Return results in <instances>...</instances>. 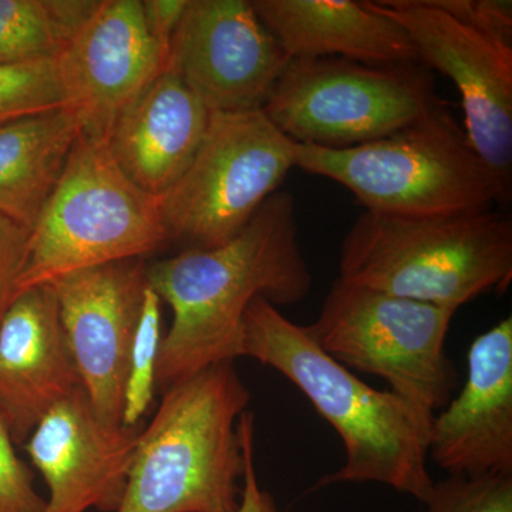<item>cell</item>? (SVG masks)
Here are the masks:
<instances>
[{
  "instance_id": "e0dca14e",
  "label": "cell",
  "mask_w": 512,
  "mask_h": 512,
  "mask_svg": "<svg viewBox=\"0 0 512 512\" xmlns=\"http://www.w3.org/2000/svg\"><path fill=\"white\" fill-rule=\"evenodd\" d=\"M211 111L171 67L124 110L111 130V156L151 197L163 198L197 154Z\"/></svg>"
},
{
  "instance_id": "603a6c76",
  "label": "cell",
  "mask_w": 512,
  "mask_h": 512,
  "mask_svg": "<svg viewBox=\"0 0 512 512\" xmlns=\"http://www.w3.org/2000/svg\"><path fill=\"white\" fill-rule=\"evenodd\" d=\"M423 504L424 512H512V474L447 476Z\"/></svg>"
},
{
  "instance_id": "ac0fdd59",
  "label": "cell",
  "mask_w": 512,
  "mask_h": 512,
  "mask_svg": "<svg viewBox=\"0 0 512 512\" xmlns=\"http://www.w3.org/2000/svg\"><path fill=\"white\" fill-rule=\"evenodd\" d=\"M266 28L289 59L339 57L370 66L420 63L406 30L353 0H254Z\"/></svg>"
},
{
  "instance_id": "3957f363",
  "label": "cell",
  "mask_w": 512,
  "mask_h": 512,
  "mask_svg": "<svg viewBox=\"0 0 512 512\" xmlns=\"http://www.w3.org/2000/svg\"><path fill=\"white\" fill-rule=\"evenodd\" d=\"M249 402L235 362L164 390L138 436L116 512H235L244 474L237 426Z\"/></svg>"
},
{
  "instance_id": "484cf974",
  "label": "cell",
  "mask_w": 512,
  "mask_h": 512,
  "mask_svg": "<svg viewBox=\"0 0 512 512\" xmlns=\"http://www.w3.org/2000/svg\"><path fill=\"white\" fill-rule=\"evenodd\" d=\"M29 232L0 215V323L18 296Z\"/></svg>"
},
{
  "instance_id": "44dd1931",
  "label": "cell",
  "mask_w": 512,
  "mask_h": 512,
  "mask_svg": "<svg viewBox=\"0 0 512 512\" xmlns=\"http://www.w3.org/2000/svg\"><path fill=\"white\" fill-rule=\"evenodd\" d=\"M70 106L57 59L0 64V126Z\"/></svg>"
},
{
  "instance_id": "2e32d148",
  "label": "cell",
  "mask_w": 512,
  "mask_h": 512,
  "mask_svg": "<svg viewBox=\"0 0 512 512\" xmlns=\"http://www.w3.org/2000/svg\"><path fill=\"white\" fill-rule=\"evenodd\" d=\"M82 387L53 285L16 296L0 323V417L23 446L50 410Z\"/></svg>"
},
{
  "instance_id": "8992f818",
  "label": "cell",
  "mask_w": 512,
  "mask_h": 512,
  "mask_svg": "<svg viewBox=\"0 0 512 512\" xmlns=\"http://www.w3.org/2000/svg\"><path fill=\"white\" fill-rule=\"evenodd\" d=\"M168 241L157 198L124 174L107 140L82 133L29 232L18 295L83 269L141 259Z\"/></svg>"
},
{
  "instance_id": "7402d4cb",
  "label": "cell",
  "mask_w": 512,
  "mask_h": 512,
  "mask_svg": "<svg viewBox=\"0 0 512 512\" xmlns=\"http://www.w3.org/2000/svg\"><path fill=\"white\" fill-rule=\"evenodd\" d=\"M161 302L150 286L144 293L143 308L128 356L124 387L123 424L137 426L150 409L156 394V373L161 340Z\"/></svg>"
},
{
  "instance_id": "d6986e66",
  "label": "cell",
  "mask_w": 512,
  "mask_h": 512,
  "mask_svg": "<svg viewBox=\"0 0 512 512\" xmlns=\"http://www.w3.org/2000/svg\"><path fill=\"white\" fill-rule=\"evenodd\" d=\"M79 114L72 107L0 126V215L26 231L62 177L77 138Z\"/></svg>"
},
{
  "instance_id": "277c9868",
  "label": "cell",
  "mask_w": 512,
  "mask_h": 512,
  "mask_svg": "<svg viewBox=\"0 0 512 512\" xmlns=\"http://www.w3.org/2000/svg\"><path fill=\"white\" fill-rule=\"evenodd\" d=\"M458 311L512 281V221L491 210L404 218L363 211L343 239L339 278Z\"/></svg>"
},
{
  "instance_id": "cb8c5ba5",
  "label": "cell",
  "mask_w": 512,
  "mask_h": 512,
  "mask_svg": "<svg viewBox=\"0 0 512 512\" xmlns=\"http://www.w3.org/2000/svg\"><path fill=\"white\" fill-rule=\"evenodd\" d=\"M15 446L0 417V512H43L46 498L37 493L32 470L18 456Z\"/></svg>"
},
{
  "instance_id": "9a60e30c",
  "label": "cell",
  "mask_w": 512,
  "mask_h": 512,
  "mask_svg": "<svg viewBox=\"0 0 512 512\" xmlns=\"http://www.w3.org/2000/svg\"><path fill=\"white\" fill-rule=\"evenodd\" d=\"M429 460L447 476L512 474L511 316L471 343L463 389L431 421Z\"/></svg>"
},
{
  "instance_id": "ffe728a7",
  "label": "cell",
  "mask_w": 512,
  "mask_h": 512,
  "mask_svg": "<svg viewBox=\"0 0 512 512\" xmlns=\"http://www.w3.org/2000/svg\"><path fill=\"white\" fill-rule=\"evenodd\" d=\"M99 0H0V64L57 59Z\"/></svg>"
},
{
  "instance_id": "5bb4252c",
  "label": "cell",
  "mask_w": 512,
  "mask_h": 512,
  "mask_svg": "<svg viewBox=\"0 0 512 512\" xmlns=\"http://www.w3.org/2000/svg\"><path fill=\"white\" fill-rule=\"evenodd\" d=\"M143 424L101 420L82 387L37 424L23 444L49 488L43 512H116Z\"/></svg>"
},
{
  "instance_id": "7c38bea8",
  "label": "cell",
  "mask_w": 512,
  "mask_h": 512,
  "mask_svg": "<svg viewBox=\"0 0 512 512\" xmlns=\"http://www.w3.org/2000/svg\"><path fill=\"white\" fill-rule=\"evenodd\" d=\"M52 285L84 393L101 420L123 424L128 356L148 286L147 265L141 259L113 262Z\"/></svg>"
},
{
  "instance_id": "4316f807",
  "label": "cell",
  "mask_w": 512,
  "mask_h": 512,
  "mask_svg": "<svg viewBox=\"0 0 512 512\" xmlns=\"http://www.w3.org/2000/svg\"><path fill=\"white\" fill-rule=\"evenodd\" d=\"M188 0H143L144 18L151 36L154 37L165 63H170L171 46Z\"/></svg>"
},
{
  "instance_id": "4fadbf2b",
  "label": "cell",
  "mask_w": 512,
  "mask_h": 512,
  "mask_svg": "<svg viewBox=\"0 0 512 512\" xmlns=\"http://www.w3.org/2000/svg\"><path fill=\"white\" fill-rule=\"evenodd\" d=\"M57 63L82 133L101 140H109L124 110L167 69L143 0H100Z\"/></svg>"
},
{
  "instance_id": "7a4b0ae2",
  "label": "cell",
  "mask_w": 512,
  "mask_h": 512,
  "mask_svg": "<svg viewBox=\"0 0 512 512\" xmlns=\"http://www.w3.org/2000/svg\"><path fill=\"white\" fill-rule=\"evenodd\" d=\"M239 357L285 376L339 434L345 463L320 477L312 490L377 483L426 501L434 485L429 473L433 413L392 390L373 389L262 296L245 313Z\"/></svg>"
},
{
  "instance_id": "9c48e42d",
  "label": "cell",
  "mask_w": 512,
  "mask_h": 512,
  "mask_svg": "<svg viewBox=\"0 0 512 512\" xmlns=\"http://www.w3.org/2000/svg\"><path fill=\"white\" fill-rule=\"evenodd\" d=\"M293 146L262 110L211 113L191 164L158 200L170 241L190 251L237 237L295 168Z\"/></svg>"
},
{
  "instance_id": "52a82bcc",
  "label": "cell",
  "mask_w": 512,
  "mask_h": 512,
  "mask_svg": "<svg viewBox=\"0 0 512 512\" xmlns=\"http://www.w3.org/2000/svg\"><path fill=\"white\" fill-rule=\"evenodd\" d=\"M456 313L336 279L318 319L305 328L340 365L386 380L397 396L436 414L458 386L446 352Z\"/></svg>"
},
{
  "instance_id": "6da1fadb",
  "label": "cell",
  "mask_w": 512,
  "mask_h": 512,
  "mask_svg": "<svg viewBox=\"0 0 512 512\" xmlns=\"http://www.w3.org/2000/svg\"><path fill=\"white\" fill-rule=\"evenodd\" d=\"M147 282L173 312L158 353V392L208 367L235 362L245 313L256 298L279 308L296 305L311 292L292 194L275 192L247 227L220 247L190 249L148 265Z\"/></svg>"
},
{
  "instance_id": "8fae6325",
  "label": "cell",
  "mask_w": 512,
  "mask_h": 512,
  "mask_svg": "<svg viewBox=\"0 0 512 512\" xmlns=\"http://www.w3.org/2000/svg\"><path fill=\"white\" fill-rule=\"evenodd\" d=\"M289 57L247 0H188L168 67L211 113L262 110Z\"/></svg>"
},
{
  "instance_id": "d4e9b609",
  "label": "cell",
  "mask_w": 512,
  "mask_h": 512,
  "mask_svg": "<svg viewBox=\"0 0 512 512\" xmlns=\"http://www.w3.org/2000/svg\"><path fill=\"white\" fill-rule=\"evenodd\" d=\"M238 436L244 454L242 490L235 512H279L275 498L259 484L255 466V416L244 412L238 419Z\"/></svg>"
},
{
  "instance_id": "5b68a950",
  "label": "cell",
  "mask_w": 512,
  "mask_h": 512,
  "mask_svg": "<svg viewBox=\"0 0 512 512\" xmlns=\"http://www.w3.org/2000/svg\"><path fill=\"white\" fill-rule=\"evenodd\" d=\"M293 167L343 185L376 214L444 217L501 205L493 173L443 101L416 123L363 146L295 143Z\"/></svg>"
},
{
  "instance_id": "30bf717a",
  "label": "cell",
  "mask_w": 512,
  "mask_h": 512,
  "mask_svg": "<svg viewBox=\"0 0 512 512\" xmlns=\"http://www.w3.org/2000/svg\"><path fill=\"white\" fill-rule=\"evenodd\" d=\"M399 23L420 63L447 76L460 93L464 130L493 173L507 207L512 192V39L448 13L437 0L370 2Z\"/></svg>"
},
{
  "instance_id": "ba28073f",
  "label": "cell",
  "mask_w": 512,
  "mask_h": 512,
  "mask_svg": "<svg viewBox=\"0 0 512 512\" xmlns=\"http://www.w3.org/2000/svg\"><path fill=\"white\" fill-rule=\"evenodd\" d=\"M440 103L421 63L319 57L289 60L262 111L295 143L346 150L390 136Z\"/></svg>"
}]
</instances>
